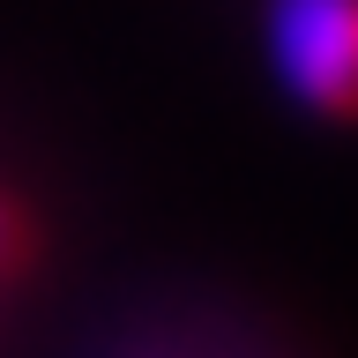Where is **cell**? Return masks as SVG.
<instances>
[{"label": "cell", "mask_w": 358, "mask_h": 358, "mask_svg": "<svg viewBox=\"0 0 358 358\" xmlns=\"http://www.w3.org/2000/svg\"><path fill=\"white\" fill-rule=\"evenodd\" d=\"M268 60L299 105L336 120L351 105V67H358L351 0H276L268 8Z\"/></svg>", "instance_id": "1"}, {"label": "cell", "mask_w": 358, "mask_h": 358, "mask_svg": "<svg viewBox=\"0 0 358 358\" xmlns=\"http://www.w3.org/2000/svg\"><path fill=\"white\" fill-rule=\"evenodd\" d=\"M15 254V217H8V201H0V262Z\"/></svg>", "instance_id": "2"}]
</instances>
